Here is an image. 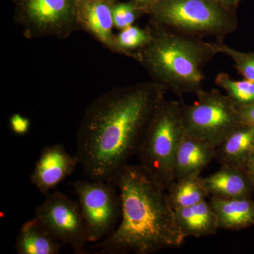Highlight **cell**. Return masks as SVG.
Instances as JSON below:
<instances>
[{
	"label": "cell",
	"instance_id": "cell-24",
	"mask_svg": "<svg viewBox=\"0 0 254 254\" xmlns=\"http://www.w3.org/2000/svg\"><path fill=\"white\" fill-rule=\"evenodd\" d=\"M245 170L254 187V151L251 155L250 158L246 165Z\"/></svg>",
	"mask_w": 254,
	"mask_h": 254
},
{
	"label": "cell",
	"instance_id": "cell-1",
	"mask_svg": "<svg viewBox=\"0 0 254 254\" xmlns=\"http://www.w3.org/2000/svg\"><path fill=\"white\" fill-rule=\"evenodd\" d=\"M164 87L151 81L115 87L85 110L76 134V155L90 180L113 182L137 155Z\"/></svg>",
	"mask_w": 254,
	"mask_h": 254
},
{
	"label": "cell",
	"instance_id": "cell-19",
	"mask_svg": "<svg viewBox=\"0 0 254 254\" xmlns=\"http://www.w3.org/2000/svg\"><path fill=\"white\" fill-rule=\"evenodd\" d=\"M215 83L222 88L232 103L240 109L254 103V82L250 80H235L225 72L219 73Z\"/></svg>",
	"mask_w": 254,
	"mask_h": 254
},
{
	"label": "cell",
	"instance_id": "cell-4",
	"mask_svg": "<svg viewBox=\"0 0 254 254\" xmlns=\"http://www.w3.org/2000/svg\"><path fill=\"white\" fill-rule=\"evenodd\" d=\"M140 6L150 24L200 39L223 41L238 25L237 9L217 0H157Z\"/></svg>",
	"mask_w": 254,
	"mask_h": 254
},
{
	"label": "cell",
	"instance_id": "cell-26",
	"mask_svg": "<svg viewBox=\"0 0 254 254\" xmlns=\"http://www.w3.org/2000/svg\"><path fill=\"white\" fill-rule=\"evenodd\" d=\"M136 4L139 5V6H143V5H146L150 4V3L154 2L157 0H133Z\"/></svg>",
	"mask_w": 254,
	"mask_h": 254
},
{
	"label": "cell",
	"instance_id": "cell-9",
	"mask_svg": "<svg viewBox=\"0 0 254 254\" xmlns=\"http://www.w3.org/2000/svg\"><path fill=\"white\" fill-rule=\"evenodd\" d=\"M34 218L55 240L72 247L76 254H84L88 240L78 200L58 190L50 193L36 207Z\"/></svg>",
	"mask_w": 254,
	"mask_h": 254
},
{
	"label": "cell",
	"instance_id": "cell-14",
	"mask_svg": "<svg viewBox=\"0 0 254 254\" xmlns=\"http://www.w3.org/2000/svg\"><path fill=\"white\" fill-rule=\"evenodd\" d=\"M209 203L216 215L219 230L237 231L254 225L252 197L227 199L211 196Z\"/></svg>",
	"mask_w": 254,
	"mask_h": 254
},
{
	"label": "cell",
	"instance_id": "cell-5",
	"mask_svg": "<svg viewBox=\"0 0 254 254\" xmlns=\"http://www.w3.org/2000/svg\"><path fill=\"white\" fill-rule=\"evenodd\" d=\"M182 107V101L160 102L137 153L140 164L166 190L175 181L174 165L185 135Z\"/></svg>",
	"mask_w": 254,
	"mask_h": 254
},
{
	"label": "cell",
	"instance_id": "cell-8",
	"mask_svg": "<svg viewBox=\"0 0 254 254\" xmlns=\"http://www.w3.org/2000/svg\"><path fill=\"white\" fill-rule=\"evenodd\" d=\"M70 184L78 198L88 242L96 243L110 236L122 215L120 193L115 183L88 178Z\"/></svg>",
	"mask_w": 254,
	"mask_h": 254
},
{
	"label": "cell",
	"instance_id": "cell-7",
	"mask_svg": "<svg viewBox=\"0 0 254 254\" xmlns=\"http://www.w3.org/2000/svg\"><path fill=\"white\" fill-rule=\"evenodd\" d=\"M14 21L27 39L53 37L66 39L81 30L78 0H13Z\"/></svg>",
	"mask_w": 254,
	"mask_h": 254
},
{
	"label": "cell",
	"instance_id": "cell-6",
	"mask_svg": "<svg viewBox=\"0 0 254 254\" xmlns=\"http://www.w3.org/2000/svg\"><path fill=\"white\" fill-rule=\"evenodd\" d=\"M190 105L182 102L185 134L200 138L218 148L242 126L239 110L226 94L218 89L201 90Z\"/></svg>",
	"mask_w": 254,
	"mask_h": 254
},
{
	"label": "cell",
	"instance_id": "cell-15",
	"mask_svg": "<svg viewBox=\"0 0 254 254\" xmlns=\"http://www.w3.org/2000/svg\"><path fill=\"white\" fill-rule=\"evenodd\" d=\"M175 215L177 225L186 237L211 236L219 230L216 215L206 200L177 209Z\"/></svg>",
	"mask_w": 254,
	"mask_h": 254
},
{
	"label": "cell",
	"instance_id": "cell-17",
	"mask_svg": "<svg viewBox=\"0 0 254 254\" xmlns=\"http://www.w3.org/2000/svg\"><path fill=\"white\" fill-rule=\"evenodd\" d=\"M63 246L34 218L21 226L14 249L18 254H58Z\"/></svg>",
	"mask_w": 254,
	"mask_h": 254
},
{
	"label": "cell",
	"instance_id": "cell-21",
	"mask_svg": "<svg viewBox=\"0 0 254 254\" xmlns=\"http://www.w3.org/2000/svg\"><path fill=\"white\" fill-rule=\"evenodd\" d=\"M217 54L226 55L233 61L235 67L244 78L254 82V53H245L234 49L223 41L212 42Z\"/></svg>",
	"mask_w": 254,
	"mask_h": 254
},
{
	"label": "cell",
	"instance_id": "cell-20",
	"mask_svg": "<svg viewBox=\"0 0 254 254\" xmlns=\"http://www.w3.org/2000/svg\"><path fill=\"white\" fill-rule=\"evenodd\" d=\"M150 38V33L148 27L141 28L133 25L121 30L116 36L117 44L121 54L135 60L137 50L145 46Z\"/></svg>",
	"mask_w": 254,
	"mask_h": 254
},
{
	"label": "cell",
	"instance_id": "cell-10",
	"mask_svg": "<svg viewBox=\"0 0 254 254\" xmlns=\"http://www.w3.org/2000/svg\"><path fill=\"white\" fill-rule=\"evenodd\" d=\"M78 164L77 155H70L63 145H46L42 148L30 181L42 194L47 195L73 173Z\"/></svg>",
	"mask_w": 254,
	"mask_h": 254
},
{
	"label": "cell",
	"instance_id": "cell-12",
	"mask_svg": "<svg viewBox=\"0 0 254 254\" xmlns=\"http://www.w3.org/2000/svg\"><path fill=\"white\" fill-rule=\"evenodd\" d=\"M216 158V148L200 138L184 135L177 150L175 165V180L200 175L209 164Z\"/></svg>",
	"mask_w": 254,
	"mask_h": 254
},
{
	"label": "cell",
	"instance_id": "cell-3",
	"mask_svg": "<svg viewBox=\"0 0 254 254\" xmlns=\"http://www.w3.org/2000/svg\"><path fill=\"white\" fill-rule=\"evenodd\" d=\"M148 43L136 52V60L152 81L178 96L203 90V67L217 55L212 42L149 24Z\"/></svg>",
	"mask_w": 254,
	"mask_h": 254
},
{
	"label": "cell",
	"instance_id": "cell-16",
	"mask_svg": "<svg viewBox=\"0 0 254 254\" xmlns=\"http://www.w3.org/2000/svg\"><path fill=\"white\" fill-rule=\"evenodd\" d=\"M254 151V127L242 125L216 148L221 166L245 169Z\"/></svg>",
	"mask_w": 254,
	"mask_h": 254
},
{
	"label": "cell",
	"instance_id": "cell-11",
	"mask_svg": "<svg viewBox=\"0 0 254 254\" xmlns=\"http://www.w3.org/2000/svg\"><path fill=\"white\" fill-rule=\"evenodd\" d=\"M115 3L110 0H78V19L81 30L107 49L122 55L113 31V8Z\"/></svg>",
	"mask_w": 254,
	"mask_h": 254
},
{
	"label": "cell",
	"instance_id": "cell-22",
	"mask_svg": "<svg viewBox=\"0 0 254 254\" xmlns=\"http://www.w3.org/2000/svg\"><path fill=\"white\" fill-rule=\"evenodd\" d=\"M9 127L11 131L18 136H23L29 131L31 121L29 119L18 113H14L10 117Z\"/></svg>",
	"mask_w": 254,
	"mask_h": 254
},
{
	"label": "cell",
	"instance_id": "cell-18",
	"mask_svg": "<svg viewBox=\"0 0 254 254\" xmlns=\"http://www.w3.org/2000/svg\"><path fill=\"white\" fill-rule=\"evenodd\" d=\"M167 191L169 202L174 210L196 204L206 200L210 195L200 175L175 180Z\"/></svg>",
	"mask_w": 254,
	"mask_h": 254
},
{
	"label": "cell",
	"instance_id": "cell-2",
	"mask_svg": "<svg viewBox=\"0 0 254 254\" xmlns=\"http://www.w3.org/2000/svg\"><path fill=\"white\" fill-rule=\"evenodd\" d=\"M121 200L113 234L91 246L96 254H151L181 247L187 238L175 219L168 192L141 164H127L113 181Z\"/></svg>",
	"mask_w": 254,
	"mask_h": 254
},
{
	"label": "cell",
	"instance_id": "cell-25",
	"mask_svg": "<svg viewBox=\"0 0 254 254\" xmlns=\"http://www.w3.org/2000/svg\"><path fill=\"white\" fill-rule=\"evenodd\" d=\"M217 1L228 9H237L239 4L243 0H217Z\"/></svg>",
	"mask_w": 254,
	"mask_h": 254
},
{
	"label": "cell",
	"instance_id": "cell-27",
	"mask_svg": "<svg viewBox=\"0 0 254 254\" xmlns=\"http://www.w3.org/2000/svg\"><path fill=\"white\" fill-rule=\"evenodd\" d=\"M110 1H115V2H117V0H110Z\"/></svg>",
	"mask_w": 254,
	"mask_h": 254
},
{
	"label": "cell",
	"instance_id": "cell-23",
	"mask_svg": "<svg viewBox=\"0 0 254 254\" xmlns=\"http://www.w3.org/2000/svg\"><path fill=\"white\" fill-rule=\"evenodd\" d=\"M238 110L242 125L254 127V103Z\"/></svg>",
	"mask_w": 254,
	"mask_h": 254
},
{
	"label": "cell",
	"instance_id": "cell-13",
	"mask_svg": "<svg viewBox=\"0 0 254 254\" xmlns=\"http://www.w3.org/2000/svg\"><path fill=\"white\" fill-rule=\"evenodd\" d=\"M203 180L210 195L217 198H250L254 191L245 169L221 166L218 171Z\"/></svg>",
	"mask_w": 254,
	"mask_h": 254
}]
</instances>
